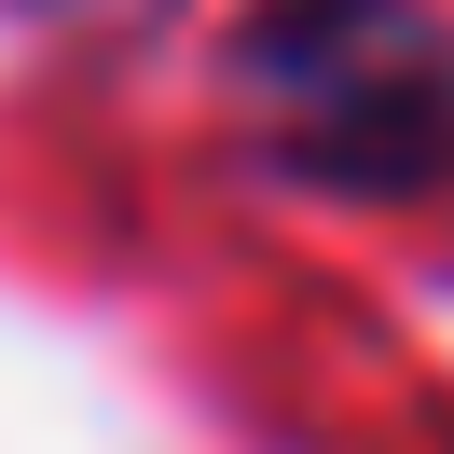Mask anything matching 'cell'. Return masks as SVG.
I'll list each match as a JSON object with an SVG mask.
<instances>
[{"mask_svg":"<svg viewBox=\"0 0 454 454\" xmlns=\"http://www.w3.org/2000/svg\"><path fill=\"white\" fill-rule=\"evenodd\" d=\"M234 152L331 207L454 193V14L427 0H248L207 56Z\"/></svg>","mask_w":454,"mask_h":454,"instance_id":"6da1fadb","label":"cell"}]
</instances>
